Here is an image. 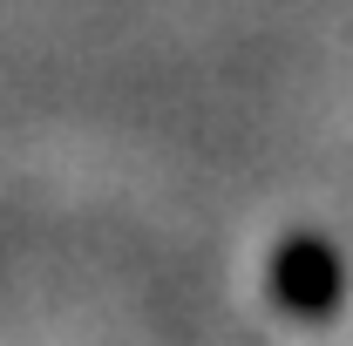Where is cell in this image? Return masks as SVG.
<instances>
[{
  "label": "cell",
  "mask_w": 353,
  "mask_h": 346,
  "mask_svg": "<svg viewBox=\"0 0 353 346\" xmlns=\"http://www.w3.org/2000/svg\"><path fill=\"white\" fill-rule=\"evenodd\" d=\"M272 299H279L285 319H299V326L333 319L340 299H347V265H340V252L319 231H292L272 252Z\"/></svg>",
  "instance_id": "6da1fadb"
}]
</instances>
